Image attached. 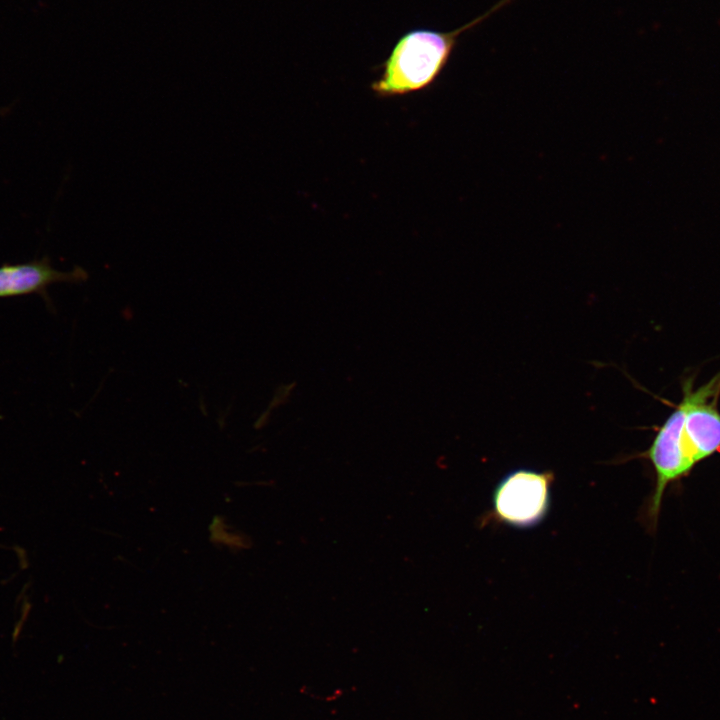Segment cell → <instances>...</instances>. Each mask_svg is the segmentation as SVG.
Wrapping results in <instances>:
<instances>
[{
    "instance_id": "cell-4",
    "label": "cell",
    "mask_w": 720,
    "mask_h": 720,
    "mask_svg": "<svg viewBox=\"0 0 720 720\" xmlns=\"http://www.w3.org/2000/svg\"><path fill=\"white\" fill-rule=\"evenodd\" d=\"M81 267L64 272L52 267L50 259L32 260L25 263H4L0 266V298L31 294L39 295L49 309L53 308L48 287L55 283H80L87 279Z\"/></svg>"
},
{
    "instance_id": "cell-1",
    "label": "cell",
    "mask_w": 720,
    "mask_h": 720,
    "mask_svg": "<svg viewBox=\"0 0 720 720\" xmlns=\"http://www.w3.org/2000/svg\"><path fill=\"white\" fill-rule=\"evenodd\" d=\"M682 392V400L657 428L649 448L638 455L651 463L655 473V486L642 513L649 530L657 527L668 486L720 451V371L696 388L694 377H687Z\"/></svg>"
},
{
    "instance_id": "cell-2",
    "label": "cell",
    "mask_w": 720,
    "mask_h": 720,
    "mask_svg": "<svg viewBox=\"0 0 720 720\" xmlns=\"http://www.w3.org/2000/svg\"><path fill=\"white\" fill-rule=\"evenodd\" d=\"M512 0H501L483 15L452 31L413 29L394 44L371 85L379 97L405 95L429 87L440 75L464 31L478 25Z\"/></svg>"
},
{
    "instance_id": "cell-3",
    "label": "cell",
    "mask_w": 720,
    "mask_h": 720,
    "mask_svg": "<svg viewBox=\"0 0 720 720\" xmlns=\"http://www.w3.org/2000/svg\"><path fill=\"white\" fill-rule=\"evenodd\" d=\"M553 481L552 471L520 468L509 472L493 491L487 519L516 528L539 524L550 507Z\"/></svg>"
}]
</instances>
